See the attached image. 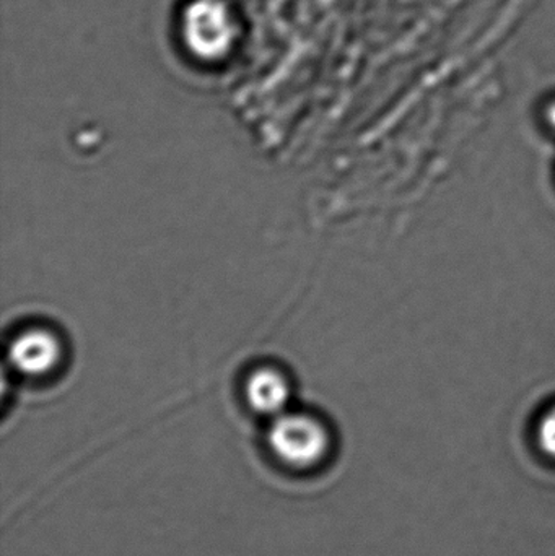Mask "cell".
<instances>
[{
	"mask_svg": "<svg viewBox=\"0 0 555 556\" xmlns=\"http://www.w3.org/2000/svg\"><path fill=\"white\" fill-rule=\"evenodd\" d=\"M182 36L192 54L217 61L234 48L237 25L222 0H194L182 15Z\"/></svg>",
	"mask_w": 555,
	"mask_h": 556,
	"instance_id": "obj_1",
	"label": "cell"
},
{
	"mask_svg": "<svg viewBox=\"0 0 555 556\" xmlns=\"http://www.w3.org/2000/svg\"><path fill=\"white\" fill-rule=\"evenodd\" d=\"M269 444L283 463L305 467L321 459L328 447V434L312 417L280 415L270 427Z\"/></svg>",
	"mask_w": 555,
	"mask_h": 556,
	"instance_id": "obj_2",
	"label": "cell"
},
{
	"mask_svg": "<svg viewBox=\"0 0 555 556\" xmlns=\"http://www.w3.org/2000/svg\"><path fill=\"white\" fill-rule=\"evenodd\" d=\"M9 356L22 375L45 376L61 363L62 345L51 330L29 329L13 340Z\"/></svg>",
	"mask_w": 555,
	"mask_h": 556,
	"instance_id": "obj_3",
	"label": "cell"
},
{
	"mask_svg": "<svg viewBox=\"0 0 555 556\" xmlns=\"http://www.w3.org/2000/svg\"><path fill=\"white\" fill-rule=\"evenodd\" d=\"M247 399L254 410L264 415H277L286 408L290 399V386L286 376L274 368H260L251 372L247 382Z\"/></svg>",
	"mask_w": 555,
	"mask_h": 556,
	"instance_id": "obj_4",
	"label": "cell"
},
{
	"mask_svg": "<svg viewBox=\"0 0 555 556\" xmlns=\"http://www.w3.org/2000/svg\"><path fill=\"white\" fill-rule=\"evenodd\" d=\"M538 441L547 456L555 457V407L551 408L538 427Z\"/></svg>",
	"mask_w": 555,
	"mask_h": 556,
	"instance_id": "obj_5",
	"label": "cell"
},
{
	"mask_svg": "<svg viewBox=\"0 0 555 556\" xmlns=\"http://www.w3.org/2000/svg\"><path fill=\"white\" fill-rule=\"evenodd\" d=\"M547 123H550V126L553 127L555 130V103L551 104L550 110H547Z\"/></svg>",
	"mask_w": 555,
	"mask_h": 556,
	"instance_id": "obj_6",
	"label": "cell"
}]
</instances>
